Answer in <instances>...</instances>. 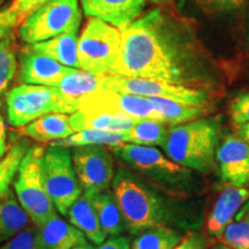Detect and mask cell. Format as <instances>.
Returning a JSON list of instances; mask_svg holds the SVG:
<instances>
[{
  "label": "cell",
  "mask_w": 249,
  "mask_h": 249,
  "mask_svg": "<svg viewBox=\"0 0 249 249\" xmlns=\"http://www.w3.org/2000/svg\"><path fill=\"white\" fill-rule=\"evenodd\" d=\"M28 149H29V144L27 141L24 140L18 141L8 149L4 157L0 160V200L11 189L9 186L11 183H13L18 166H20Z\"/></svg>",
  "instance_id": "29"
},
{
  "label": "cell",
  "mask_w": 249,
  "mask_h": 249,
  "mask_svg": "<svg viewBox=\"0 0 249 249\" xmlns=\"http://www.w3.org/2000/svg\"><path fill=\"white\" fill-rule=\"evenodd\" d=\"M127 142V132H105L98 129H83L73 133L66 139L57 140L51 145L82 147V145H114Z\"/></svg>",
  "instance_id": "28"
},
{
  "label": "cell",
  "mask_w": 249,
  "mask_h": 249,
  "mask_svg": "<svg viewBox=\"0 0 249 249\" xmlns=\"http://www.w3.org/2000/svg\"><path fill=\"white\" fill-rule=\"evenodd\" d=\"M166 123L154 119H139L127 132V142L148 147H163L169 134Z\"/></svg>",
  "instance_id": "26"
},
{
  "label": "cell",
  "mask_w": 249,
  "mask_h": 249,
  "mask_svg": "<svg viewBox=\"0 0 249 249\" xmlns=\"http://www.w3.org/2000/svg\"><path fill=\"white\" fill-rule=\"evenodd\" d=\"M71 249H96V247H93L91 244H89L88 241L85 242V244H81V245H77L75 247H73Z\"/></svg>",
  "instance_id": "41"
},
{
  "label": "cell",
  "mask_w": 249,
  "mask_h": 249,
  "mask_svg": "<svg viewBox=\"0 0 249 249\" xmlns=\"http://www.w3.org/2000/svg\"><path fill=\"white\" fill-rule=\"evenodd\" d=\"M238 213H249V198L246 201V203L242 205L241 209L238 211Z\"/></svg>",
  "instance_id": "42"
},
{
  "label": "cell",
  "mask_w": 249,
  "mask_h": 249,
  "mask_svg": "<svg viewBox=\"0 0 249 249\" xmlns=\"http://www.w3.org/2000/svg\"><path fill=\"white\" fill-rule=\"evenodd\" d=\"M67 217L71 225L79 229L93 245H101L107 239V233L103 230L97 213L86 194L81 195L74 202L68 210Z\"/></svg>",
  "instance_id": "21"
},
{
  "label": "cell",
  "mask_w": 249,
  "mask_h": 249,
  "mask_svg": "<svg viewBox=\"0 0 249 249\" xmlns=\"http://www.w3.org/2000/svg\"><path fill=\"white\" fill-rule=\"evenodd\" d=\"M9 124L24 127L46 113L71 114L77 111L76 105L66 101L55 87L24 85L18 86L6 93Z\"/></svg>",
  "instance_id": "7"
},
{
  "label": "cell",
  "mask_w": 249,
  "mask_h": 249,
  "mask_svg": "<svg viewBox=\"0 0 249 249\" xmlns=\"http://www.w3.org/2000/svg\"><path fill=\"white\" fill-rule=\"evenodd\" d=\"M147 0H81L88 18H96L124 30L140 17Z\"/></svg>",
  "instance_id": "15"
},
{
  "label": "cell",
  "mask_w": 249,
  "mask_h": 249,
  "mask_svg": "<svg viewBox=\"0 0 249 249\" xmlns=\"http://www.w3.org/2000/svg\"><path fill=\"white\" fill-rule=\"evenodd\" d=\"M96 249H132V246L127 236L116 235L102 242Z\"/></svg>",
  "instance_id": "38"
},
{
  "label": "cell",
  "mask_w": 249,
  "mask_h": 249,
  "mask_svg": "<svg viewBox=\"0 0 249 249\" xmlns=\"http://www.w3.org/2000/svg\"><path fill=\"white\" fill-rule=\"evenodd\" d=\"M173 249H209V246L203 233L192 230L187 231L179 244Z\"/></svg>",
  "instance_id": "36"
},
{
  "label": "cell",
  "mask_w": 249,
  "mask_h": 249,
  "mask_svg": "<svg viewBox=\"0 0 249 249\" xmlns=\"http://www.w3.org/2000/svg\"><path fill=\"white\" fill-rule=\"evenodd\" d=\"M18 79L27 85L55 87L66 74L76 68L66 67L49 55L26 46L18 59Z\"/></svg>",
  "instance_id": "14"
},
{
  "label": "cell",
  "mask_w": 249,
  "mask_h": 249,
  "mask_svg": "<svg viewBox=\"0 0 249 249\" xmlns=\"http://www.w3.org/2000/svg\"><path fill=\"white\" fill-rule=\"evenodd\" d=\"M81 22L79 0H49L24 18L18 28V36L27 44H34L80 29Z\"/></svg>",
  "instance_id": "8"
},
{
  "label": "cell",
  "mask_w": 249,
  "mask_h": 249,
  "mask_svg": "<svg viewBox=\"0 0 249 249\" xmlns=\"http://www.w3.org/2000/svg\"><path fill=\"white\" fill-rule=\"evenodd\" d=\"M30 217L23 210L12 189L0 200V246L30 226Z\"/></svg>",
  "instance_id": "23"
},
{
  "label": "cell",
  "mask_w": 249,
  "mask_h": 249,
  "mask_svg": "<svg viewBox=\"0 0 249 249\" xmlns=\"http://www.w3.org/2000/svg\"><path fill=\"white\" fill-rule=\"evenodd\" d=\"M0 145H6V129L1 114H0Z\"/></svg>",
  "instance_id": "40"
},
{
  "label": "cell",
  "mask_w": 249,
  "mask_h": 249,
  "mask_svg": "<svg viewBox=\"0 0 249 249\" xmlns=\"http://www.w3.org/2000/svg\"><path fill=\"white\" fill-rule=\"evenodd\" d=\"M23 132L38 142H53L68 138L75 130L71 124V114L52 112L31 121Z\"/></svg>",
  "instance_id": "20"
},
{
  "label": "cell",
  "mask_w": 249,
  "mask_h": 249,
  "mask_svg": "<svg viewBox=\"0 0 249 249\" xmlns=\"http://www.w3.org/2000/svg\"><path fill=\"white\" fill-rule=\"evenodd\" d=\"M6 1V0H0V6H1L2 4H4V2Z\"/></svg>",
  "instance_id": "46"
},
{
  "label": "cell",
  "mask_w": 249,
  "mask_h": 249,
  "mask_svg": "<svg viewBox=\"0 0 249 249\" xmlns=\"http://www.w3.org/2000/svg\"><path fill=\"white\" fill-rule=\"evenodd\" d=\"M6 152H7V147L6 145H0V160L4 157Z\"/></svg>",
  "instance_id": "45"
},
{
  "label": "cell",
  "mask_w": 249,
  "mask_h": 249,
  "mask_svg": "<svg viewBox=\"0 0 249 249\" xmlns=\"http://www.w3.org/2000/svg\"><path fill=\"white\" fill-rule=\"evenodd\" d=\"M147 1H150L152 4H157V5H165V4H169L171 1H173V0H147Z\"/></svg>",
  "instance_id": "43"
},
{
  "label": "cell",
  "mask_w": 249,
  "mask_h": 249,
  "mask_svg": "<svg viewBox=\"0 0 249 249\" xmlns=\"http://www.w3.org/2000/svg\"><path fill=\"white\" fill-rule=\"evenodd\" d=\"M136 119L102 111L77 110L71 114V124L75 132L98 129L105 132H128Z\"/></svg>",
  "instance_id": "19"
},
{
  "label": "cell",
  "mask_w": 249,
  "mask_h": 249,
  "mask_svg": "<svg viewBox=\"0 0 249 249\" xmlns=\"http://www.w3.org/2000/svg\"><path fill=\"white\" fill-rule=\"evenodd\" d=\"M230 117L234 124H249V92H239L230 104Z\"/></svg>",
  "instance_id": "33"
},
{
  "label": "cell",
  "mask_w": 249,
  "mask_h": 249,
  "mask_svg": "<svg viewBox=\"0 0 249 249\" xmlns=\"http://www.w3.org/2000/svg\"><path fill=\"white\" fill-rule=\"evenodd\" d=\"M246 0H181L180 7H192L207 17H219L239 11Z\"/></svg>",
  "instance_id": "32"
},
{
  "label": "cell",
  "mask_w": 249,
  "mask_h": 249,
  "mask_svg": "<svg viewBox=\"0 0 249 249\" xmlns=\"http://www.w3.org/2000/svg\"><path fill=\"white\" fill-rule=\"evenodd\" d=\"M149 99L164 123H166L169 126H176V124L198 119L209 111L207 107H196V105L186 104V103L167 98L150 97Z\"/></svg>",
  "instance_id": "25"
},
{
  "label": "cell",
  "mask_w": 249,
  "mask_h": 249,
  "mask_svg": "<svg viewBox=\"0 0 249 249\" xmlns=\"http://www.w3.org/2000/svg\"><path fill=\"white\" fill-rule=\"evenodd\" d=\"M121 30L112 24L90 18L79 37L80 68L99 76L110 75L120 54Z\"/></svg>",
  "instance_id": "6"
},
{
  "label": "cell",
  "mask_w": 249,
  "mask_h": 249,
  "mask_svg": "<svg viewBox=\"0 0 249 249\" xmlns=\"http://www.w3.org/2000/svg\"><path fill=\"white\" fill-rule=\"evenodd\" d=\"M21 20L18 14L9 6L8 8L0 9V40L13 33L15 27L20 26Z\"/></svg>",
  "instance_id": "35"
},
{
  "label": "cell",
  "mask_w": 249,
  "mask_h": 249,
  "mask_svg": "<svg viewBox=\"0 0 249 249\" xmlns=\"http://www.w3.org/2000/svg\"><path fill=\"white\" fill-rule=\"evenodd\" d=\"M220 138V121L217 118H198L170 126L163 150L167 157L198 173L217 169L216 149Z\"/></svg>",
  "instance_id": "4"
},
{
  "label": "cell",
  "mask_w": 249,
  "mask_h": 249,
  "mask_svg": "<svg viewBox=\"0 0 249 249\" xmlns=\"http://www.w3.org/2000/svg\"><path fill=\"white\" fill-rule=\"evenodd\" d=\"M77 110L108 112L130 117L136 120L154 119L163 121L149 98L104 89L96 90L81 98Z\"/></svg>",
  "instance_id": "12"
},
{
  "label": "cell",
  "mask_w": 249,
  "mask_h": 249,
  "mask_svg": "<svg viewBox=\"0 0 249 249\" xmlns=\"http://www.w3.org/2000/svg\"><path fill=\"white\" fill-rule=\"evenodd\" d=\"M42 176L55 209L67 216L70 208L82 195L70 149L58 145L46 148L42 157Z\"/></svg>",
  "instance_id": "9"
},
{
  "label": "cell",
  "mask_w": 249,
  "mask_h": 249,
  "mask_svg": "<svg viewBox=\"0 0 249 249\" xmlns=\"http://www.w3.org/2000/svg\"><path fill=\"white\" fill-rule=\"evenodd\" d=\"M111 186L133 235L160 225L192 231L203 219L201 204L174 197L127 167L118 169Z\"/></svg>",
  "instance_id": "2"
},
{
  "label": "cell",
  "mask_w": 249,
  "mask_h": 249,
  "mask_svg": "<svg viewBox=\"0 0 249 249\" xmlns=\"http://www.w3.org/2000/svg\"><path fill=\"white\" fill-rule=\"evenodd\" d=\"M218 239L232 249H249V213H236Z\"/></svg>",
  "instance_id": "31"
},
{
  "label": "cell",
  "mask_w": 249,
  "mask_h": 249,
  "mask_svg": "<svg viewBox=\"0 0 249 249\" xmlns=\"http://www.w3.org/2000/svg\"><path fill=\"white\" fill-rule=\"evenodd\" d=\"M209 249H232V248L227 247L226 245H224V244H222V242H220V244L214 245V246H213V247L209 248Z\"/></svg>",
  "instance_id": "44"
},
{
  "label": "cell",
  "mask_w": 249,
  "mask_h": 249,
  "mask_svg": "<svg viewBox=\"0 0 249 249\" xmlns=\"http://www.w3.org/2000/svg\"><path fill=\"white\" fill-rule=\"evenodd\" d=\"M248 198L249 189L245 187L230 185L224 188L207 218V232L218 239L223 230L235 217Z\"/></svg>",
  "instance_id": "17"
},
{
  "label": "cell",
  "mask_w": 249,
  "mask_h": 249,
  "mask_svg": "<svg viewBox=\"0 0 249 249\" xmlns=\"http://www.w3.org/2000/svg\"><path fill=\"white\" fill-rule=\"evenodd\" d=\"M45 148L42 145H33L28 149L13 180L18 203L35 226L57 214L43 181L42 157Z\"/></svg>",
  "instance_id": "5"
},
{
  "label": "cell",
  "mask_w": 249,
  "mask_h": 249,
  "mask_svg": "<svg viewBox=\"0 0 249 249\" xmlns=\"http://www.w3.org/2000/svg\"><path fill=\"white\" fill-rule=\"evenodd\" d=\"M181 230L170 226H154L136 234L132 249H173L182 239Z\"/></svg>",
  "instance_id": "27"
},
{
  "label": "cell",
  "mask_w": 249,
  "mask_h": 249,
  "mask_svg": "<svg viewBox=\"0 0 249 249\" xmlns=\"http://www.w3.org/2000/svg\"><path fill=\"white\" fill-rule=\"evenodd\" d=\"M110 75L144 77L213 92L220 77L191 24L155 8L121 30L120 54Z\"/></svg>",
  "instance_id": "1"
},
{
  "label": "cell",
  "mask_w": 249,
  "mask_h": 249,
  "mask_svg": "<svg viewBox=\"0 0 249 249\" xmlns=\"http://www.w3.org/2000/svg\"><path fill=\"white\" fill-rule=\"evenodd\" d=\"M36 226L27 227L13 239L0 246V249H36L35 247Z\"/></svg>",
  "instance_id": "34"
},
{
  "label": "cell",
  "mask_w": 249,
  "mask_h": 249,
  "mask_svg": "<svg viewBox=\"0 0 249 249\" xmlns=\"http://www.w3.org/2000/svg\"><path fill=\"white\" fill-rule=\"evenodd\" d=\"M17 70V43L12 33L0 40V97L13 81Z\"/></svg>",
  "instance_id": "30"
},
{
  "label": "cell",
  "mask_w": 249,
  "mask_h": 249,
  "mask_svg": "<svg viewBox=\"0 0 249 249\" xmlns=\"http://www.w3.org/2000/svg\"><path fill=\"white\" fill-rule=\"evenodd\" d=\"M108 148L127 169L174 197L189 198L202 189L195 171L173 161L157 148L129 142Z\"/></svg>",
  "instance_id": "3"
},
{
  "label": "cell",
  "mask_w": 249,
  "mask_h": 249,
  "mask_svg": "<svg viewBox=\"0 0 249 249\" xmlns=\"http://www.w3.org/2000/svg\"><path fill=\"white\" fill-rule=\"evenodd\" d=\"M104 76L96 75L83 70H73L66 74L55 86L58 92L79 108V101L86 95L102 89Z\"/></svg>",
  "instance_id": "24"
},
{
  "label": "cell",
  "mask_w": 249,
  "mask_h": 249,
  "mask_svg": "<svg viewBox=\"0 0 249 249\" xmlns=\"http://www.w3.org/2000/svg\"><path fill=\"white\" fill-rule=\"evenodd\" d=\"M77 44H79V29H74L48 40L28 44V46L37 52L49 55L64 66L81 70Z\"/></svg>",
  "instance_id": "18"
},
{
  "label": "cell",
  "mask_w": 249,
  "mask_h": 249,
  "mask_svg": "<svg viewBox=\"0 0 249 249\" xmlns=\"http://www.w3.org/2000/svg\"><path fill=\"white\" fill-rule=\"evenodd\" d=\"M234 133L239 135L242 140L249 144V124H234Z\"/></svg>",
  "instance_id": "39"
},
{
  "label": "cell",
  "mask_w": 249,
  "mask_h": 249,
  "mask_svg": "<svg viewBox=\"0 0 249 249\" xmlns=\"http://www.w3.org/2000/svg\"><path fill=\"white\" fill-rule=\"evenodd\" d=\"M216 165L220 178L229 185L249 183V144L235 133H225L216 149Z\"/></svg>",
  "instance_id": "13"
},
{
  "label": "cell",
  "mask_w": 249,
  "mask_h": 249,
  "mask_svg": "<svg viewBox=\"0 0 249 249\" xmlns=\"http://www.w3.org/2000/svg\"><path fill=\"white\" fill-rule=\"evenodd\" d=\"M102 89L147 98H167L203 107L210 104L211 93H213L204 89L189 88V87L173 85L160 80L121 75L104 76Z\"/></svg>",
  "instance_id": "10"
},
{
  "label": "cell",
  "mask_w": 249,
  "mask_h": 249,
  "mask_svg": "<svg viewBox=\"0 0 249 249\" xmlns=\"http://www.w3.org/2000/svg\"><path fill=\"white\" fill-rule=\"evenodd\" d=\"M88 197L107 235H121L127 231L123 211L113 192H101Z\"/></svg>",
  "instance_id": "22"
},
{
  "label": "cell",
  "mask_w": 249,
  "mask_h": 249,
  "mask_svg": "<svg viewBox=\"0 0 249 249\" xmlns=\"http://www.w3.org/2000/svg\"><path fill=\"white\" fill-rule=\"evenodd\" d=\"M87 242V236L57 214L36 226V249H71Z\"/></svg>",
  "instance_id": "16"
},
{
  "label": "cell",
  "mask_w": 249,
  "mask_h": 249,
  "mask_svg": "<svg viewBox=\"0 0 249 249\" xmlns=\"http://www.w3.org/2000/svg\"><path fill=\"white\" fill-rule=\"evenodd\" d=\"M48 1L49 0H15L11 6L18 14L21 23H22L24 18L29 17L33 12H35L37 8H39Z\"/></svg>",
  "instance_id": "37"
},
{
  "label": "cell",
  "mask_w": 249,
  "mask_h": 249,
  "mask_svg": "<svg viewBox=\"0 0 249 249\" xmlns=\"http://www.w3.org/2000/svg\"><path fill=\"white\" fill-rule=\"evenodd\" d=\"M74 167L86 195L107 191L114 178V160L108 145H82L73 149Z\"/></svg>",
  "instance_id": "11"
}]
</instances>
